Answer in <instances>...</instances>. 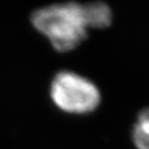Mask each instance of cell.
I'll use <instances>...</instances> for the list:
<instances>
[{"label": "cell", "instance_id": "3957f363", "mask_svg": "<svg viewBox=\"0 0 149 149\" xmlns=\"http://www.w3.org/2000/svg\"><path fill=\"white\" fill-rule=\"evenodd\" d=\"M84 17L87 28L102 29L112 23V12L104 2H92L83 5Z\"/></svg>", "mask_w": 149, "mask_h": 149}, {"label": "cell", "instance_id": "277c9868", "mask_svg": "<svg viewBox=\"0 0 149 149\" xmlns=\"http://www.w3.org/2000/svg\"><path fill=\"white\" fill-rule=\"evenodd\" d=\"M133 140L138 149H149V108L138 116L133 130Z\"/></svg>", "mask_w": 149, "mask_h": 149}, {"label": "cell", "instance_id": "7a4b0ae2", "mask_svg": "<svg viewBox=\"0 0 149 149\" xmlns=\"http://www.w3.org/2000/svg\"><path fill=\"white\" fill-rule=\"evenodd\" d=\"M51 97L59 109L72 114H85L97 108L100 94L89 80L70 72H61L51 84Z\"/></svg>", "mask_w": 149, "mask_h": 149}, {"label": "cell", "instance_id": "6da1fadb", "mask_svg": "<svg viewBox=\"0 0 149 149\" xmlns=\"http://www.w3.org/2000/svg\"><path fill=\"white\" fill-rule=\"evenodd\" d=\"M31 21L36 30L58 52L77 48L87 36L83 5L74 2L54 4L35 10Z\"/></svg>", "mask_w": 149, "mask_h": 149}]
</instances>
